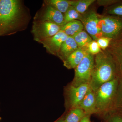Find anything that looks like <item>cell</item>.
<instances>
[{
	"instance_id": "6da1fadb",
	"label": "cell",
	"mask_w": 122,
	"mask_h": 122,
	"mask_svg": "<svg viewBox=\"0 0 122 122\" xmlns=\"http://www.w3.org/2000/svg\"><path fill=\"white\" fill-rule=\"evenodd\" d=\"M119 77L115 62L106 50L94 55L93 68L90 83L95 91L103 84Z\"/></svg>"
},
{
	"instance_id": "7a4b0ae2",
	"label": "cell",
	"mask_w": 122,
	"mask_h": 122,
	"mask_svg": "<svg viewBox=\"0 0 122 122\" xmlns=\"http://www.w3.org/2000/svg\"><path fill=\"white\" fill-rule=\"evenodd\" d=\"M20 1L0 0V36L13 33L19 27L23 18Z\"/></svg>"
},
{
	"instance_id": "3957f363",
	"label": "cell",
	"mask_w": 122,
	"mask_h": 122,
	"mask_svg": "<svg viewBox=\"0 0 122 122\" xmlns=\"http://www.w3.org/2000/svg\"><path fill=\"white\" fill-rule=\"evenodd\" d=\"M119 78L114 79L103 84L95 91L96 114L104 117L110 113L115 98Z\"/></svg>"
},
{
	"instance_id": "277c9868",
	"label": "cell",
	"mask_w": 122,
	"mask_h": 122,
	"mask_svg": "<svg viewBox=\"0 0 122 122\" xmlns=\"http://www.w3.org/2000/svg\"><path fill=\"white\" fill-rule=\"evenodd\" d=\"M98 28L101 37L108 38L112 41L120 40L122 35V19L99 15Z\"/></svg>"
},
{
	"instance_id": "5b68a950",
	"label": "cell",
	"mask_w": 122,
	"mask_h": 122,
	"mask_svg": "<svg viewBox=\"0 0 122 122\" xmlns=\"http://www.w3.org/2000/svg\"><path fill=\"white\" fill-rule=\"evenodd\" d=\"M94 55L89 52L74 69V78L71 83L75 87L89 84L94 67Z\"/></svg>"
},
{
	"instance_id": "8992f818",
	"label": "cell",
	"mask_w": 122,
	"mask_h": 122,
	"mask_svg": "<svg viewBox=\"0 0 122 122\" xmlns=\"http://www.w3.org/2000/svg\"><path fill=\"white\" fill-rule=\"evenodd\" d=\"M90 88L89 84L75 87L71 83L65 87V105L68 111L78 107Z\"/></svg>"
},
{
	"instance_id": "52a82bcc",
	"label": "cell",
	"mask_w": 122,
	"mask_h": 122,
	"mask_svg": "<svg viewBox=\"0 0 122 122\" xmlns=\"http://www.w3.org/2000/svg\"><path fill=\"white\" fill-rule=\"evenodd\" d=\"M61 30V26L52 22L42 21H34L32 32L34 39L39 42L42 40L53 36Z\"/></svg>"
},
{
	"instance_id": "ba28073f",
	"label": "cell",
	"mask_w": 122,
	"mask_h": 122,
	"mask_svg": "<svg viewBox=\"0 0 122 122\" xmlns=\"http://www.w3.org/2000/svg\"><path fill=\"white\" fill-rule=\"evenodd\" d=\"M98 20L99 15L93 10L82 14L80 20L86 32L94 41L101 37L98 28Z\"/></svg>"
},
{
	"instance_id": "9c48e42d",
	"label": "cell",
	"mask_w": 122,
	"mask_h": 122,
	"mask_svg": "<svg viewBox=\"0 0 122 122\" xmlns=\"http://www.w3.org/2000/svg\"><path fill=\"white\" fill-rule=\"evenodd\" d=\"M45 5L43 10L36 15L35 20L48 21L60 26L64 25V14L52 6Z\"/></svg>"
},
{
	"instance_id": "30bf717a",
	"label": "cell",
	"mask_w": 122,
	"mask_h": 122,
	"mask_svg": "<svg viewBox=\"0 0 122 122\" xmlns=\"http://www.w3.org/2000/svg\"><path fill=\"white\" fill-rule=\"evenodd\" d=\"M69 36L60 30L53 36L48 38L39 42L43 45L48 52L57 56L61 45Z\"/></svg>"
},
{
	"instance_id": "8fae6325",
	"label": "cell",
	"mask_w": 122,
	"mask_h": 122,
	"mask_svg": "<svg viewBox=\"0 0 122 122\" xmlns=\"http://www.w3.org/2000/svg\"><path fill=\"white\" fill-rule=\"evenodd\" d=\"M106 50L113 57L119 77H122V39L112 41L109 47Z\"/></svg>"
},
{
	"instance_id": "7c38bea8",
	"label": "cell",
	"mask_w": 122,
	"mask_h": 122,
	"mask_svg": "<svg viewBox=\"0 0 122 122\" xmlns=\"http://www.w3.org/2000/svg\"><path fill=\"white\" fill-rule=\"evenodd\" d=\"M77 107L83 110L86 115L97 113L95 92L91 87Z\"/></svg>"
},
{
	"instance_id": "4fadbf2b",
	"label": "cell",
	"mask_w": 122,
	"mask_h": 122,
	"mask_svg": "<svg viewBox=\"0 0 122 122\" xmlns=\"http://www.w3.org/2000/svg\"><path fill=\"white\" fill-rule=\"evenodd\" d=\"M88 53L87 51L78 48L66 59L62 61L63 66L68 69H74L81 63Z\"/></svg>"
},
{
	"instance_id": "5bb4252c",
	"label": "cell",
	"mask_w": 122,
	"mask_h": 122,
	"mask_svg": "<svg viewBox=\"0 0 122 122\" xmlns=\"http://www.w3.org/2000/svg\"><path fill=\"white\" fill-rule=\"evenodd\" d=\"M78 48L73 38L69 36L62 44L57 56L63 61Z\"/></svg>"
},
{
	"instance_id": "9a60e30c",
	"label": "cell",
	"mask_w": 122,
	"mask_h": 122,
	"mask_svg": "<svg viewBox=\"0 0 122 122\" xmlns=\"http://www.w3.org/2000/svg\"><path fill=\"white\" fill-rule=\"evenodd\" d=\"M84 29V26L81 22L79 20H75L61 26L60 30L65 33L69 36L72 37L83 30Z\"/></svg>"
},
{
	"instance_id": "2e32d148",
	"label": "cell",
	"mask_w": 122,
	"mask_h": 122,
	"mask_svg": "<svg viewBox=\"0 0 122 122\" xmlns=\"http://www.w3.org/2000/svg\"><path fill=\"white\" fill-rule=\"evenodd\" d=\"M117 114L122 116V77H119V78L117 88L113 107L108 114Z\"/></svg>"
},
{
	"instance_id": "e0dca14e",
	"label": "cell",
	"mask_w": 122,
	"mask_h": 122,
	"mask_svg": "<svg viewBox=\"0 0 122 122\" xmlns=\"http://www.w3.org/2000/svg\"><path fill=\"white\" fill-rule=\"evenodd\" d=\"M72 37L76 41L79 48L86 51L89 44L93 40L86 31L84 30L78 33Z\"/></svg>"
},
{
	"instance_id": "ac0fdd59",
	"label": "cell",
	"mask_w": 122,
	"mask_h": 122,
	"mask_svg": "<svg viewBox=\"0 0 122 122\" xmlns=\"http://www.w3.org/2000/svg\"><path fill=\"white\" fill-rule=\"evenodd\" d=\"M86 115L82 109L75 107L68 111V114L64 118L63 122H80Z\"/></svg>"
},
{
	"instance_id": "d6986e66",
	"label": "cell",
	"mask_w": 122,
	"mask_h": 122,
	"mask_svg": "<svg viewBox=\"0 0 122 122\" xmlns=\"http://www.w3.org/2000/svg\"><path fill=\"white\" fill-rule=\"evenodd\" d=\"M71 0H46L44 1L46 5L52 6L62 13L65 14L71 5Z\"/></svg>"
},
{
	"instance_id": "ffe728a7",
	"label": "cell",
	"mask_w": 122,
	"mask_h": 122,
	"mask_svg": "<svg viewBox=\"0 0 122 122\" xmlns=\"http://www.w3.org/2000/svg\"><path fill=\"white\" fill-rule=\"evenodd\" d=\"M95 1V0H71V5L74 7L78 13L82 15L86 13L89 7Z\"/></svg>"
},
{
	"instance_id": "44dd1931",
	"label": "cell",
	"mask_w": 122,
	"mask_h": 122,
	"mask_svg": "<svg viewBox=\"0 0 122 122\" xmlns=\"http://www.w3.org/2000/svg\"><path fill=\"white\" fill-rule=\"evenodd\" d=\"M64 25L75 20H80L82 15L78 13L74 7L71 6L68 11L64 14Z\"/></svg>"
},
{
	"instance_id": "7402d4cb",
	"label": "cell",
	"mask_w": 122,
	"mask_h": 122,
	"mask_svg": "<svg viewBox=\"0 0 122 122\" xmlns=\"http://www.w3.org/2000/svg\"><path fill=\"white\" fill-rule=\"evenodd\" d=\"M87 51L88 52L94 55H96L102 51L97 41L94 40L89 44Z\"/></svg>"
},
{
	"instance_id": "603a6c76",
	"label": "cell",
	"mask_w": 122,
	"mask_h": 122,
	"mask_svg": "<svg viewBox=\"0 0 122 122\" xmlns=\"http://www.w3.org/2000/svg\"><path fill=\"white\" fill-rule=\"evenodd\" d=\"M112 41V39L108 38L101 37L98 38L96 41L101 49L105 51L109 47Z\"/></svg>"
},
{
	"instance_id": "cb8c5ba5",
	"label": "cell",
	"mask_w": 122,
	"mask_h": 122,
	"mask_svg": "<svg viewBox=\"0 0 122 122\" xmlns=\"http://www.w3.org/2000/svg\"><path fill=\"white\" fill-rule=\"evenodd\" d=\"M106 122H122V116L117 114H111L104 117Z\"/></svg>"
},
{
	"instance_id": "d4e9b609",
	"label": "cell",
	"mask_w": 122,
	"mask_h": 122,
	"mask_svg": "<svg viewBox=\"0 0 122 122\" xmlns=\"http://www.w3.org/2000/svg\"><path fill=\"white\" fill-rule=\"evenodd\" d=\"M107 13L111 15L122 16V5H118L109 10Z\"/></svg>"
},
{
	"instance_id": "484cf974",
	"label": "cell",
	"mask_w": 122,
	"mask_h": 122,
	"mask_svg": "<svg viewBox=\"0 0 122 122\" xmlns=\"http://www.w3.org/2000/svg\"><path fill=\"white\" fill-rule=\"evenodd\" d=\"M118 2L117 0H98L97 3L100 5H107L112 4L114 3Z\"/></svg>"
},
{
	"instance_id": "4316f807",
	"label": "cell",
	"mask_w": 122,
	"mask_h": 122,
	"mask_svg": "<svg viewBox=\"0 0 122 122\" xmlns=\"http://www.w3.org/2000/svg\"><path fill=\"white\" fill-rule=\"evenodd\" d=\"M80 122H91L90 116L86 115L82 119Z\"/></svg>"
},
{
	"instance_id": "83f0119b",
	"label": "cell",
	"mask_w": 122,
	"mask_h": 122,
	"mask_svg": "<svg viewBox=\"0 0 122 122\" xmlns=\"http://www.w3.org/2000/svg\"><path fill=\"white\" fill-rule=\"evenodd\" d=\"M64 118V117L61 118L59 119H58V120H57L56 122H63Z\"/></svg>"
}]
</instances>
